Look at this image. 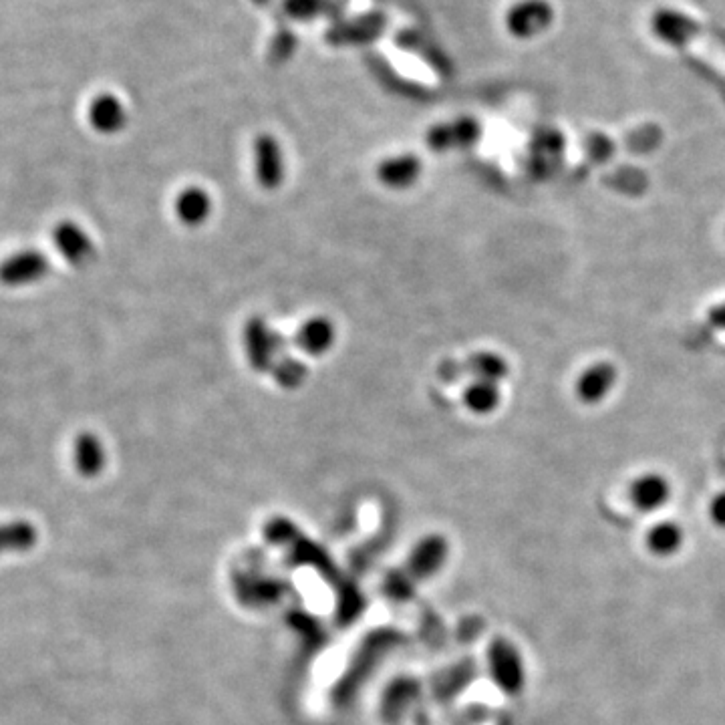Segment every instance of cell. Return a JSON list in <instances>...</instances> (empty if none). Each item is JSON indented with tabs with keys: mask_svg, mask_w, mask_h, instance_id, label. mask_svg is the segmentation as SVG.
<instances>
[{
	"mask_svg": "<svg viewBox=\"0 0 725 725\" xmlns=\"http://www.w3.org/2000/svg\"><path fill=\"white\" fill-rule=\"evenodd\" d=\"M244 347L256 371H270L284 353L286 339L278 331H270L262 319H252L244 329Z\"/></svg>",
	"mask_w": 725,
	"mask_h": 725,
	"instance_id": "obj_1",
	"label": "cell"
},
{
	"mask_svg": "<svg viewBox=\"0 0 725 725\" xmlns=\"http://www.w3.org/2000/svg\"><path fill=\"white\" fill-rule=\"evenodd\" d=\"M554 21L548 0H518L506 13V29L516 39H532L542 35Z\"/></svg>",
	"mask_w": 725,
	"mask_h": 725,
	"instance_id": "obj_2",
	"label": "cell"
},
{
	"mask_svg": "<svg viewBox=\"0 0 725 725\" xmlns=\"http://www.w3.org/2000/svg\"><path fill=\"white\" fill-rule=\"evenodd\" d=\"M619 371L611 361H597L578 373L574 381V395L585 405L603 403L617 387Z\"/></svg>",
	"mask_w": 725,
	"mask_h": 725,
	"instance_id": "obj_3",
	"label": "cell"
},
{
	"mask_svg": "<svg viewBox=\"0 0 725 725\" xmlns=\"http://www.w3.org/2000/svg\"><path fill=\"white\" fill-rule=\"evenodd\" d=\"M254 176L264 190H276L284 180V158L276 137L262 133L254 139Z\"/></svg>",
	"mask_w": 725,
	"mask_h": 725,
	"instance_id": "obj_4",
	"label": "cell"
},
{
	"mask_svg": "<svg viewBox=\"0 0 725 725\" xmlns=\"http://www.w3.org/2000/svg\"><path fill=\"white\" fill-rule=\"evenodd\" d=\"M482 135V127L474 117H460L450 123L433 125L427 133V143L433 152H448L470 148Z\"/></svg>",
	"mask_w": 725,
	"mask_h": 725,
	"instance_id": "obj_5",
	"label": "cell"
},
{
	"mask_svg": "<svg viewBox=\"0 0 725 725\" xmlns=\"http://www.w3.org/2000/svg\"><path fill=\"white\" fill-rule=\"evenodd\" d=\"M49 272V260L37 250H23L0 264V282L7 286L37 284Z\"/></svg>",
	"mask_w": 725,
	"mask_h": 725,
	"instance_id": "obj_6",
	"label": "cell"
},
{
	"mask_svg": "<svg viewBox=\"0 0 725 725\" xmlns=\"http://www.w3.org/2000/svg\"><path fill=\"white\" fill-rule=\"evenodd\" d=\"M671 498V484L663 474L649 472L639 476L631 486V500L641 512H655Z\"/></svg>",
	"mask_w": 725,
	"mask_h": 725,
	"instance_id": "obj_7",
	"label": "cell"
},
{
	"mask_svg": "<svg viewBox=\"0 0 725 725\" xmlns=\"http://www.w3.org/2000/svg\"><path fill=\"white\" fill-rule=\"evenodd\" d=\"M421 176V160L413 154H401L387 158L377 168V178L391 190L411 188Z\"/></svg>",
	"mask_w": 725,
	"mask_h": 725,
	"instance_id": "obj_8",
	"label": "cell"
},
{
	"mask_svg": "<svg viewBox=\"0 0 725 725\" xmlns=\"http://www.w3.org/2000/svg\"><path fill=\"white\" fill-rule=\"evenodd\" d=\"M335 335H337V331H335V325L331 323V319L313 317L299 327V331L295 335V345L307 355L321 357L335 345Z\"/></svg>",
	"mask_w": 725,
	"mask_h": 725,
	"instance_id": "obj_9",
	"label": "cell"
},
{
	"mask_svg": "<svg viewBox=\"0 0 725 725\" xmlns=\"http://www.w3.org/2000/svg\"><path fill=\"white\" fill-rule=\"evenodd\" d=\"M176 216L182 224L196 228L204 224L212 214V198L210 194L200 186H188L184 188L174 202Z\"/></svg>",
	"mask_w": 725,
	"mask_h": 725,
	"instance_id": "obj_10",
	"label": "cell"
},
{
	"mask_svg": "<svg viewBox=\"0 0 725 725\" xmlns=\"http://www.w3.org/2000/svg\"><path fill=\"white\" fill-rule=\"evenodd\" d=\"M53 238L59 254L71 264H83L93 254V242L89 234L73 222L59 224Z\"/></svg>",
	"mask_w": 725,
	"mask_h": 725,
	"instance_id": "obj_11",
	"label": "cell"
},
{
	"mask_svg": "<svg viewBox=\"0 0 725 725\" xmlns=\"http://www.w3.org/2000/svg\"><path fill=\"white\" fill-rule=\"evenodd\" d=\"M464 405L476 415H490L500 407L502 391L498 383L474 379L462 393Z\"/></svg>",
	"mask_w": 725,
	"mask_h": 725,
	"instance_id": "obj_12",
	"label": "cell"
},
{
	"mask_svg": "<svg viewBox=\"0 0 725 725\" xmlns=\"http://www.w3.org/2000/svg\"><path fill=\"white\" fill-rule=\"evenodd\" d=\"M73 458H75L77 470L83 476L99 474L105 464V450H103L101 440L93 433H81L75 442Z\"/></svg>",
	"mask_w": 725,
	"mask_h": 725,
	"instance_id": "obj_13",
	"label": "cell"
},
{
	"mask_svg": "<svg viewBox=\"0 0 725 725\" xmlns=\"http://www.w3.org/2000/svg\"><path fill=\"white\" fill-rule=\"evenodd\" d=\"M464 373H470L474 379L492 381V383L500 385V381L508 377L510 367H508V361L502 355L484 351V353L472 355L466 361V371Z\"/></svg>",
	"mask_w": 725,
	"mask_h": 725,
	"instance_id": "obj_14",
	"label": "cell"
},
{
	"mask_svg": "<svg viewBox=\"0 0 725 725\" xmlns=\"http://www.w3.org/2000/svg\"><path fill=\"white\" fill-rule=\"evenodd\" d=\"M494 663H496L498 681L508 691H518L520 685H522V679H524L518 653L508 643H498V647H496V661Z\"/></svg>",
	"mask_w": 725,
	"mask_h": 725,
	"instance_id": "obj_15",
	"label": "cell"
},
{
	"mask_svg": "<svg viewBox=\"0 0 725 725\" xmlns=\"http://www.w3.org/2000/svg\"><path fill=\"white\" fill-rule=\"evenodd\" d=\"M647 544L657 556H671L683 544V528L675 522H661L651 528Z\"/></svg>",
	"mask_w": 725,
	"mask_h": 725,
	"instance_id": "obj_16",
	"label": "cell"
},
{
	"mask_svg": "<svg viewBox=\"0 0 725 725\" xmlns=\"http://www.w3.org/2000/svg\"><path fill=\"white\" fill-rule=\"evenodd\" d=\"M91 121L103 133H115L125 123V113L115 97H103L91 107Z\"/></svg>",
	"mask_w": 725,
	"mask_h": 725,
	"instance_id": "obj_17",
	"label": "cell"
},
{
	"mask_svg": "<svg viewBox=\"0 0 725 725\" xmlns=\"http://www.w3.org/2000/svg\"><path fill=\"white\" fill-rule=\"evenodd\" d=\"M272 377L276 379L278 385H282L284 389H295L299 387L305 377H307V369L301 361L290 359V357H282L272 365Z\"/></svg>",
	"mask_w": 725,
	"mask_h": 725,
	"instance_id": "obj_18",
	"label": "cell"
},
{
	"mask_svg": "<svg viewBox=\"0 0 725 725\" xmlns=\"http://www.w3.org/2000/svg\"><path fill=\"white\" fill-rule=\"evenodd\" d=\"M286 13L299 21H311L323 9V0H284Z\"/></svg>",
	"mask_w": 725,
	"mask_h": 725,
	"instance_id": "obj_19",
	"label": "cell"
},
{
	"mask_svg": "<svg viewBox=\"0 0 725 725\" xmlns=\"http://www.w3.org/2000/svg\"><path fill=\"white\" fill-rule=\"evenodd\" d=\"M709 516L715 526L725 528V492H719L709 504Z\"/></svg>",
	"mask_w": 725,
	"mask_h": 725,
	"instance_id": "obj_20",
	"label": "cell"
},
{
	"mask_svg": "<svg viewBox=\"0 0 725 725\" xmlns=\"http://www.w3.org/2000/svg\"><path fill=\"white\" fill-rule=\"evenodd\" d=\"M707 323L717 329V331H725V301L717 303L713 309H709L707 313Z\"/></svg>",
	"mask_w": 725,
	"mask_h": 725,
	"instance_id": "obj_21",
	"label": "cell"
}]
</instances>
